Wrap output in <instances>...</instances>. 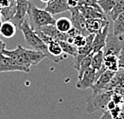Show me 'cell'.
<instances>
[{
  "label": "cell",
  "instance_id": "obj_1",
  "mask_svg": "<svg viewBox=\"0 0 124 119\" xmlns=\"http://www.w3.org/2000/svg\"><path fill=\"white\" fill-rule=\"evenodd\" d=\"M2 54L13 59L20 65H23L30 69L31 66L37 65L44 58H46L45 54L41 52L25 48L21 45H19L13 50L5 49Z\"/></svg>",
  "mask_w": 124,
  "mask_h": 119
},
{
  "label": "cell",
  "instance_id": "obj_2",
  "mask_svg": "<svg viewBox=\"0 0 124 119\" xmlns=\"http://www.w3.org/2000/svg\"><path fill=\"white\" fill-rule=\"evenodd\" d=\"M27 14L28 15L29 25L35 31L39 30L41 27L55 24L56 19L50 13H48L45 10L38 8L36 5L30 1L28 3Z\"/></svg>",
  "mask_w": 124,
  "mask_h": 119
},
{
  "label": "cell",
  "instance_id": "obj_3",
  "mask_svg": "<svg viewBox=\"0 0 124 119\" xmlns=\"http://www.w3.org/2000/svg\"><path fill=\"white\" fill-rule=\"evenodd\" d=\"M19 29L20 30L23 35L24 40H25L27 45L31 47L33 50L43 52L44 54H45L46 58H48V50H47L46 44L39 38V36L36 34V31L31 28V26L28 23V21L24 19V21L21 23V25L19 27Z\"/></svg>",
  "mask_w": 124,
  "mask_h": 119
},
{
  "label": "cell",
  "instance_id": "obj_4",
  "mask_svg": "<svg viewBox=\"0 0 124 119\" xmlns=\"http://www.w3.org/2000/svg\"><path fill=\"white\" fill-rule=\"evenodd\" d=\"M112 90H104L98 93H91L86 97V110L93 113L98 110H106L111 99Z\"/></svg>",
  "mask_w": 124,
  "mask_h": 119
},
{
  "label": "cell",
  "instance_id": "obj_5",
  "mask_svg": "<svg viewBox=\"0 0 124 119\" xmlns=\"http://www.w3.org/2000/svg\"><path fill=\"white\" fill-rule=\"evenodd\" d=\"M124 37L115 36L113 33H108L106 39V45L103 48L104 56L113 54L118 56L123 50Z\"/></svg>",
  "mask_w": 124,
  "mask_h": 119
},
{
  "label": "cell",
  "instance_id": "obj_6",
  "mask_svg": "<svg viewBox=\"0 0 124 119\" xmlns=\"http://www.w3.org/2000/svg\"><path fill=\"white\" fill-rule=\"evenodd\" d=\"M31 69L23 65L19 64L13 59L4 54L0 55V73H7V72H23L28 73Z\"/></svg>",
  "mask_w": 124,
  "mask_h": 119
},
{
  "label": "cell",
  "instance_id": "obj_7",
  "mask_svg": "<svg viewBox=\"0 0 124 119\" xmlns=\"http://www.w3.org/2000/svg\"><path fill=\"white\" fill-rule=\"evenodd\" d=\"M94 37V34H89L86 36V44L83 47L78 48V52L75 56H73V66L76 70L78 71L79 65L82 59L92 52V42Z\"/></svg>",
  "mask_w": 124,
  "mask_h": 119
},
{
  "label": "cell",
  "instance_id": "obj_8",
  "mask_svg": "<svg viewBox=\"0 0 124 119\" xmlns=\"http://www.w3.org/2000/svg\"><path fill=\"white\" fill-rule=\"evenodd\" d=\"M71 13V22L73 28H75L77 30H78L81 32V34L84 36H88L89 32L85 28V19L84 18L82 14L79 11L78 7H73V8H69V10Z\"/></svg>",
  "mask_w": 124,
  "mask_h": 119
},
{
  "label": "cell",
  "instance_id": "obj_9",
  "mask_svg": "<svg viewBox=\"0 0 124 119\" xmlns=\"http://www.w3.org/2000/svg\"><path fill=\"white\" fill-rule=\"evenodd\" d=\"M115 72H111L109 70H105L101 73L98 78L96 79L95 82L93 83L91 87V90L93 93H98V92L107 90L108 85L110 84L111 79L115 75Z\"/></svg>",
  "mask_w": 124,
  "mask_h": 119
},
{
  "label": "cell",
  "instance_id": "obj_10",
  "mask_svg": "<svg viewBox=\"0 0 124 119\" xmlns=\"http://www.w3.org/2000/svg\"><path fill=\"white\" fill-rule=\"evenodd\" d=\"M96 72L90 68L83 73L82 76L78 79V81L76 84V87L81 89V90H86L88 89H91L93 83L96 81Z\"/></svg>",
  "mask_w": 124,
  "mask_h": 119
},
{
  "label": "cell",
  "instance_id": "obj_11",
  "mask_svg": "<svg viewBox=\"0 0 124 119\" xmlns=\"http://www.w3.org/2000/svg\"><path fill=\"white\" fill-rule=\"evenodd\" d=\"M16 11L14 18L12 20H14L13 23L16 24V28H19V27L21 25L25 19L27 11L28 8L29 0H16Z\"/></svg>",
  "mask_w": 124,
  "mask_h": 119
},
{
  "label": "cell",
  "instance_id": "obj_12",
  "mask_svg": "<svg viewBox=\"0 0 124 119\" xmlns=\"http://www.w3.org/2000/svg\"><path fill=\"white\" fill-rule=\"evenodd\" d=\"M39 31H42L44 34H45L46 36L50 37L53 40L67 41V39H68V35H67V33H63V32H61L60 31H58L57 28H56L55 24H50V25L41 27V28L39 29Z\"/></svg>",
  "mask_w": 124,
  "mask_h": 119
},
{
  "label": "cell",
  "instance_id": "obj_13",
  "mask_svg": "<svg viewBox=\"0 0 124 119\" xmlns=\"http://www.w3.org/2000/svg\"><path fill=\"white\" fill-rule=\"evenodd\" d=\"M47 50L48 53V59L53 62L57 63L61 60H63V51L58 41L52 39L47 44Z\"/></svg>",
  "mask_w": 124,
  "mask_h": 119
},
{
  "label": "cell",
  "instance_id": "obj_14",
  "mask_svg": "<svg viewBox=\"0 0 124 119\" xmlns=\"http://www.w3.org/2000/svg\"><path fill=\"white\" fill-rule=\"evenodd\" d=\"M109 33V25H106L101 31L94 34V37L92 42V51L96 52L100 50H103L106 45V36Z\"/></svg>",
  "mask_w": 124,
  "mask_h": 119
},
{
  "label": "cell",
  "instance_id": "obj_15",
  "mask_svg": "<svg viewBox=\"0 0 124 119\" xmlns=\"http://www.w3.org/2000/svg\"><path fill=\"white\" fill-rule=\"evenodd\" d=\"M44 10L50 13L52 15H53L68 11L69 10V7L67 4L66 0H52L47 3Z\"/></svg>",
  "mask_w": 124,
  "mask_h": 119
},
{
  "label": "cell",
  "instance_id": "obj_16",
  "mask_svg": "<svg viewBox=\"0 0 124 119\" xmlns=\"http://www.w3.org/2000/svg\"><path fill=\"white\" fill-rule=\"evenodd\" d=\"M78 7L85 19H106V15L101 11V8H97V7H88V6H79Z\"/></svg>",
  "mask_w": 124,
  "mask_h": 119
},
{
  "label": "cell",
  "instance_id": "obj_17",
  "mask_svg": "<svg viewBox=\"0 0 124 119\" xmlns=\"http://www.w3.org/2000/svg\"><path fill=\"white\" fill-rule=\"evenodd\" d=\"M109 21L104 19H85V28L90 34H96L101 31L106 25H109Z\"/></svg>",
  "mask_w": 124,
  "mask_h": 119
},
{
  "label": "cell",
  "instance_id": "obj_18",
  "mask_svg": "<svg viewBox=\"0 0 124 119\" xmlns=\"http://www.w3.org/2000/svg\"><path fill=\"white\" fill-rule=\"evenodd\" d=\"M103 67L106 70L116 73L119 69V64H118V57L113 54L104 56L103 58Z\"/></svg>",
  "mask_w": 124,
  "mask_h": 119
},
{
  "label": "cell",
  "instance_id": "obj_19",
  "mask_svg": "<svg viewBox=\"0 0 124 119\" xmlns=\"http://www.w3.org/2000/svg\"><path fill=\"white\" fill-rule=\"evenodd\" d=\"M16 34V26L11 21H5L0 27V35L6 39H11Z\"/></svg>",
  "mask_w": 124,
  "mask_h": 119
},
{
  "label": "cell",
  "instance_id": "obj_20",
  "mask_svg": "<svg viewBox=\"0 0 124 119\" xmlns=\"http://www.w3.org/2000/svg\"><path fill=\"white\" fill-rule=\"evenodd\" d=\"M118 87H124V69L119 68L114 75L113 78L111 79L110 84L108 85L107 90L112 89Z\"/></svg>",
  "mask_w": 124,
  "mask_h": 119
},
{
  "label": "cell",
  "instance_id": "obj_21",
  "mask_svg": "<svg viewBox=\"0 0 124 119\" xmlns=\"http://www.w3.org/2000/svg\"><path fill=\"white\" fill-rule=\"evenodd\" d=\"M16 0H11V2L7 7H2L0 14H1L2 19L5 21L12 20L16 15Z\"/></svg>",
  "mask_w": 124,
  "mask_h": 119
},
{
  "label": "cell",
  "instance_id": "obj_22",
  "mask_svg": "<svg viewBox=\"0 0 124 119\" xmlns=\"http://www.w3.org/2000/svg\"><path fill=\"white\" fill-rule=\"evenodd\" d=\"M103 58H104V53L103 50H100L96 52H93L92 60H91V65L90 68L94 70L97 73L103 66Z\"/></svg>",
  "mask_w": 124,
  "mask_h": 119
},
{
  "label": "cell",
  "instance_id": "obj_23",
  "mask_svg": "<svg viewBox=\"0 0 124 119\" xmlns=\"http://www.w3.org/2000/svg\"><path fill=\"white\" fill-rule=\"evenodd\" d=\"M113 31L115 36L124 37V11L114 20Z\"/></svg>",
  "mask_w": 124,
  "mask_h": 119
},
{
  "label": "cell",
  "instance_id": "obj_24",
  "mask_svg": "<svg viewBox=\"0 0 124 119\" xmlns=\"http://www.w3.org/2000/svg\"><path fill=\"white\" fill-rule=\"evenodd\" d=\"M55 26L58 31L63 32V33L68 32L69 30L73 28L71 19L67 18V17H61V18L56 19Z\"/></svg>",
  "mask_w": 124,
  "mask_h": 119
},
{
  "label": "cell",
  "instance_id": "obj_25",
  "mask_svg": "<svg viewBox=\"0 0 124 119\" xmlns=\"http://www.w3.org/2000/svg\"><path fill=\"white\" fill-rule=\"evenodd\" d=\"M93 52H90L89 55L85 56L82 60L81 61L80 65H79V69H78V79H80L81 76H82L83 73L87 70L88 68H90L91 65V60H92V56H93Z\"/></svg>",
  "mask_w": 124,
  "mask_h": 119
},
{
  "label": "cell",
  "instance_id": "obj_26",
  "mask_svg": "<svg viewBox=\"0 0 124 119\" xmlns=\"http://www.w3.org/2000/svg\"><path fill=\"white\" fill-rule=\"evenodd\" d=\"M59 44L62 48L63 53L66 54V55H69L72 56H75L78 52V48L74 46L73 44L69 43L68 41H58Z\"/></svg>",
  "mask_w": 124,
  "mask_h": 119
},
{
  "label": "cell",
  "instance_id": "obj_27",
  "mask_svg": "<svg viewBox=\"0 0 124 119\" xmlns=\"http://www.w3.org/2000/svg\"><path fill=\"white\" fill-rule=\"evenodd\" d=\"M124 11V0H117L115 7L109 13L110 19L112 20H115V19L119 15Z\"/></svg>",
  "mask_w": 124,
  "mask_h": 119
},
{
  "label": "cell",
  "instance_id": "obj_28",
  "mask_svg": "<svg viewBox=\"0 0 124 119\" xmlns=\"http://www.w3.org/2000/svg\"><path fill=\"white\" fill-rule=\"evenodd\" d=\"M116 2L117 0H99L97 2H98V6L101 7V11L106 15H109L110 11L113 9Z\"/></svg>",
  "mask_w": 124,
  "mask_h": 119
},
{
  "label": "cell",
  "instance_id": "obj_29",
  "mask_svg": "<svg viewBox=\"0 0 124 119\" xmlns=\"http://www.w3.org/2000/svg\"><path fill=\"white\" fill-rule=\"evenodd\" d=\"M86 44V36L84 35L79 33L76 35L73 39V44L76 46L77 48H80V47H83Z\"/></svg>",
  "mask_w": 124,
  "mask_h": 119
},
{
  "label": "cell",
  "instance_id": "obj_30",
  "mask_svg": "<svg viewBox=\"0 0 124 119\" xmlns=\"http://www.w3.org/2000/svg\"><path fill=\"white\" fill-rule=\"evenodd\" d=\"M79 6H88V7H97V8H101L95 0H79L78 7Z\"/></svg>",
  "mask_w": 124,
  "mask_h": 119
},
{
  "label": "cell",
  "instance_id": "obj_31",
  "mask_svg": "<svg viewBox=\"0 0 124 119\" xmlns=\"http://www.w3.org/2000/svg\"><path fill=\"white\" fill-rule=\"evenodd\" d=\"M112 90L115 91L118 95V97H120L121 102L124 103V87H118L112 89Z\"/></svg>",
  "mask_w": 124,
  "mask_h": 119
},
{
  "label": "cell",
  "instance_id": "obj_32",
  "mask_svg": "<svg viewBox=\"0 0 124 119\" xmlns=\"http://www.w3.org/2000/svg\"><path fill=\"white\" fill-rule=\"evenodd\" d=\"M118 64H119V68L124 69V51H121V52L118 55Z\"/></svg>",
  "mask_w": 124,
  "mask_h": 119
},
{
  "label": "cell",
  "instance_id": "obj_33",
  "mask_svg": "<svg viewBox=\"0 0 124 119\" xmlns=\"http://www.w3.org/2000/svg\"><path fill=\"white\" fill-rule=\"evenodd\" d=\"M98 119H113V118L111 117L110 111L108 110H106L102 111V114H101V116Z\"/></svg>",
  "mask_w": 124,
  "mask_h": 119
},
{
  "label": "cell",
  "instance_id": "obj_34",
  "mask_svg": "<svg viewBox=\"0 0 124 119\" xmlns=\"http://www.w3.org/2000/svg\"><path fill=\"white\" fill-rule=\"evenodd\" d=\"M66 2L69 8H73V7H76L78 6L79 0H66Z\"/></svg>",
  "mask_w": 124,
  "mask_h": 119
},
{
  "label": "cell",
  "instance_id": "obj_35",
  "mask_svg": "<svg viewBox=\"0 0 124 119\" xmlns=\"http://www.w3.org/2000/svg\"><path fill=\"white\" fill-rule=\"evenodd\" d=\"M116 119H124V103L121 104L119 113H118V115Z\"/></svg>",
  "mask_w": 124,
  "mask_h": 119
},
{
  "label": "cell",
  "instance_id": "obj_36",
  "mask_svg": "<svg viewBox=\"0 0 124 119\" xmlns=\"http://www.w3.org/2000/svg\"><path fill=\"white\" fill-rule=\"evenodd\" d=\"M11 0H0V6L2 7H6L10 4Z\"/></svg>",
  "mask_w": 124,
  "mask_h": 119
},
{
  "label": "cell",
  "instance_id": "obj_37",
  "mask_svg": "<svg viewBox=\"0 0 124 119\" xmlns=\"http://www.w3.org/2000/svg\"><path fill=\"white\" fill-rule=\"evenodd\" d=\"M6 49V44L0 39V55L3 53V51Z\"/></svg>",
  "mask_w": 124,
  "mask_h": 119
},
{
  "label": "cell",
  "instance_id": "obj_38",
  "mask_svg": "<svg viewBox=\"0 0 124 119\" xmlns=\"http://www.w3.org/2000/svg\"><path fill=\"white\" fill-rule=\"evenodd\" d=\"M40 1L42 2H44V3H48V2H49L50 1H52V0H40Z\"/></svg>",
  "mask_w": 124,
  "mask_h": 119
},
{
  "label": "cell",
  "instance_id": "obj_39",
  "mask_svg": "<svg viewBox=\"0 0 124 119\" xmlns=\"http://www.w3.org/2000/svg\"><path fill=\"white\" fill-rule=\"evenodd\" d=\"M1 24H2V16L1 14H0V27H1Z\"/></svg>",
  "mask_w": 124,
  "mask_h": 119
},
{
  "label": "cell",
  "instance_id": "obj_40",
  "mask_svg": "<svg viewBox=\"0 0 124 119\" xmlns=\"http://www.w3.org/2000/svg\"><path fill=\"white\" fill-rule=\"evenodd\" d=\"M122 51H124V42H123V50Z\"/></svg>",
  "mask_w": 124,
  "mask_h": 119
},
{
  "label": "cell",
  "instance_id": "obj_41",
  "mask_svg": "<svg viewBox=\"0 0 124 119\" xmlns=\"http://www.w3.org/2000/svg\"><path fill=\"white\" fill-rule=\"evenodd\" d=\"M95 1H97V2H98V1H99V0H95Z\"/></svg>",
  "mask_w": 124,
  "mask_h": 119
}]
</instances>
